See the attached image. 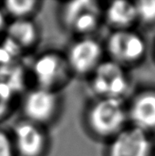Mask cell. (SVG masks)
Here are the masks:
<instances>
[{"label": "cell", "instance_id": "6da1fadb", "mask_svg": "<svg viewBox=\"0 0 155 156\" xmlns=\"http://www.w3.org/2000/svg\"><path fill=\"white\" fill-rule=\"evenodd\" d=\"M84 123L92 137L109 142L129 125L127 103L123 100L96 98L86 108Z\"/></svg>", "mask_w": 155, "mask_h": 156}, {"label": "cell", "instance_id": "7a4b0ae2", "mask_svg": "<svg viewBox=\"0 0 155 156\" xmlns=\"http://www.w3.org/2000/svg\"><path fill=\"white\" fill-rule=\"evenodd\" d=\"M59 17L67 31L78 37H90L100 27L103 19V7L95 0L65 2L59 7Z\"/></svg>", "mask_w": 155, "mask_h": 156}, {"label": "cell", "instance_id": "3957f363", "mask_svg": "<svg viewBox=\"0 0 155 156\" xmlns=\"http://www.w3.org/2000/svg\"><path fill=\"white\" fill-rule=\"evenodd\" d=\"M103 46L108 58L126 69L140 64L147 53L145 38L133 28L112 30Z\"/></svg>", "mask_w": 155, "mask_h": 156}, {"label": "cell", "instance_id": "277c9868", "mask_svg": "<svg viewBox=\"0 0 155 156\" xmlns=\"http://www.w3.org/2000/svg\"><path fill=\"white\" fill-rule=\"evenodd\" d=\"M90 88L96 98L124 101L131 88V79L126 68L104 58L90 76Z\"/></svg>", "mask_w": 155, "mask_h": 156}, {"label": "cell", "instance_id": "5b68a950", "mask_svg": "<svg viewBox=\"0 0 155 156\" xmlns=\"http://www.w3.org/2000/svg\"><path fill=\"white\" fill-rule=\"evenodd\" d=\"M32 74L37 87L57 92L72 75L65 55L56 50L40 54L32 65Z\"/></svg>", "mask_w": 155, "mask_h": 156}, {"label": "cell", "instance_id": "8992f818", "mask_svg": "<svg viewBox=\"0 0 155 156\" xmlns=\"http://www.w3.org/2000/svg\"><path fill=\"white\" fill-rule=\"evenodd\" d=\"M104 53L103 44L90 36L78 37L69 46L64 55L72 74L90 77L104 60Z\"/></svg>", "mask_w": 155, "mask_h": 156}, {"label": "cell", "instance_id": "52a82bcc", "mask_svg": "<svg viewBox=\"0 0 155 156\" xmlns=\"http://www.w3.org/2000/svg\"><path fill=\"white\" fill-rule=\"evenodd\" d=\"M22 110L26 121L44 127L58 117L59 96L57 91L36 87L26 94Z\"/></svg>", "mask_w": 155, "mask_h": 156}, {"label": "cell", "instance_id": "ba28073f", "mask_svg": "<svg viewBox=\"0 0 155 156\" xmlns=\"http://www.w3.org/2000/svg\"><path fill=\"white\" fill-rule=\"evenodd\" d=\"M107 143L105 156H154L152 135L130 124Z\"/></svg>", "mask_w": 155, "mask_h": 156}, {"label": "cell", "instance_id": "9c48e42d", "mask_svg": "<svg viewBox=\"0 0 155 156\" xmlns=\"http://www.w3.org/2000/svg\"><path fill=\"white\" fill-rule=\"evenodd\" d=\"M12 140L16 156H45L48 148L44 127L26 120L15 126Z\"/></svg>", "mask_w": 155, "mask_h": 156}, {"label": "cell", "instance_id": "30bf717a", "mask_svg": "<svg viewBox=\"0 0 155 156\" xmlns=\"http://www.w3.org/2000/svg\"><path fill=\"white\" fill-rule=\"evenodd\" d=\"M129 124L149 134L155 133V88L140 89L127 103Z\"/></svg>", "mask_w": 155, "mask_h": 156}, {"label": "cell", "instance_id": "8fae6325", "mask_svg": "<svg viewBox=\"0 0 155 156\" xmlns=\"http://www.w3.org/2000/svg\"><path fill=\"white\" fill-rule=\"evenodd\" d=\"M103 19L112 30L133 28L138 23L134 2L127 0L110 2L103 7Z\"/></svg>", "mask_w": 155, "mask_h": 156}, {"label": "cell", "instance_id": "7c38bea8", "mask_svg": "<svg viewBox=\"0 0 155 156\" xmlns=\"http://www.w3.org/2000/svg\"><path fill=\"white\" fill-rule=\"evenodd\" d=\"M6 32L9 41L20 50L33 48L39 39V29L30 18L14 19L7 26Z\"/></svg>", "mask_w": 155, "mask_h": 156}, {"label": "cell", "instance_id": "4fadbf2b", "mask_svg": "<svg viewBox=\"0 0 155 156\" xmlns=\"http://www.w3.org/2000/svg\"><path fill=\"white\" fill-rule=\"evenodd\" d=\"M40 5L37 0H7L4 2V9L14 19H26L39 9Z\"/></svg>", "mask_w": 155, "mask_h": 156}, {"label": "cell", "instance_id": "5bb4252c", "mask_svg": "<svg viewBox=\"0 0 155 156\" xmlns=\"http://www.w3.org/2000/svg\"><path fill=\"white\" fill-rule=\"evenodd\" d=\"M137 22L145 26L155 25V0L134 1Z\"/></svg>", "mask_w": 155, "mask_h": 156}, {"label": "cell", "instance_id": "9a60e30c", "mask_svg": "<svg viewBox=\"0 0 155 156\" xmlns=\"http://www.w3.org/2000/svg\"><path fill=\"white\" fill-rule=\"evenodd\" d=\"M12 96L13 90L6 84L0 81V119L8 112Z\"/></svg>", "mask_w": 155, "mask_h": 156}, {"label": "cell", "instance_id": "2e32d148", "mask_svg": "<svg viewBox=\"0 0 155 156\" xmlns=\"http://www.w3.org/2000/svg\"><path fill=\"white\" fill-rule=\"evenodd\" d=\"M0 156H16L12 138L0 130Z\"/></svg>", "mask_w": 155, "mask_h": 156}, {"label": "cell", "instance_id": "e0dca14e", "mask_svg": "<svg viewBox=\"0 0 155 156\" xmlns=\"http://www.w3.org/2000/svg\"><path fill=\"white\" fill-rule=\"evenodd\" d=\"M5 27V17L3 13V11L0 8V31L3 30Z\"/></svg>", "mask_w": 155, "mask_h": 156}, {"label": "cell", "instance_id": "ac0fdd59", "mask_svg": "<svg viewBox=\"0 0 155 156\" xmlns=\"http://www.w3.org/2000/svg\"><path fill=\"white\" fill-rule=\"evenodd\" d=\"M153 53H154V59H155V45H154V51H153Z\"/></svg>", "mask_w": 155, "mask_h": 156}, {"label": "cell", "instance_id": "d6986e66", "mask_svg": "<svg viewBox=\"0 0 155 156\" xmlns=\"http://www.w3.org/2000/svg\"><path fill=\"white\" fill-rule=\"evenodd\" d=\"M154 156H155V148H154Z\"/></svg>", "mask_w": 155, "mask_h": 156}]
</instances>
